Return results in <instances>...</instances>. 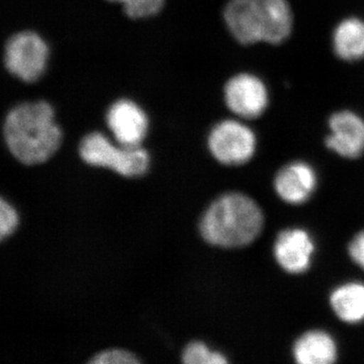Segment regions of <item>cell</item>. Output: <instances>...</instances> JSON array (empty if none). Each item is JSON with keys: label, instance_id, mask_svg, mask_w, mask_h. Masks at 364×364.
<instances>
[{"label": "cell", "instance_id": "cell-1", "mask_svg": "<svg viewBox=\"0 0 364 364\" xmlns=\"http://www.w3.org/2000/svg\"><path fill=\"white\" fill-rule=\"evenodd\" d=\"M7 147L26 165L44 163L58 151L62 132L46 102H26L7 114L4 127Z\"/></svg>", "mask_w": 364, "mask_h": 364}, {"label": "cell", "instance_id": "cell-2", "mask_svg": "<svg viewBox=\"0 0 364 364\" xmlns=\"http://www.w3.org/2000/svg\"><path fill=\"white\" fill-rule=\"evenodd\" d=\"M263 215L253 200L241 193H227L205 210L200 224L208 243L223 248L243 247L257 238Z\"/></svg>", "mask_w": 364, "mask_h": 364}, {"label": "cell", "instance_id": "cell-3", "mask_svg": "<svg viewBox=\"0 0 364 364\" xmlns=\"http://www.w3.org/2000/svg\"><path fill=\"white\" fill-rule=\"evenodd\" d=\"M79 153L87 164L109 167L126 177L142 176L149 168V154L141 146L117 147L97 132L88 134L82 139Z\"/></svg>", "mask_w": 364, "mask_h": 364}, {"label": "cell", "instance_id": "cell-4", "mask_svg": "<svg viewBox=\"0 0 364 364\" xmlns=\"http://www.w3.org/2000/svg\"><path fill=\"white\" fill-rule=\"evenodd\" d=\"M48 55L47 45L39 35L21 32L7 41L4 63L16 77L25 82H35L44 73Z\"/></svg>", "mask_w": 364, "mask_h": 364}, {"label": "cell", "instance_id": "cell-5", "mask_svg": "<svg viewBox=\"0 0 364 364\" xmlns=\"http://www.w3.org/2000/svg\"><path fill=\"white\" fill-rule=\"evenodd\" d=\"M208 148L213 156L223 164H243L255 152V134L246 124L227 119L218 124L210 132Z\"/></svg>", "mask_w": 364, "mask_h": 364}, {"label": "cell", "instance_id": "cell-6", "mask_svg": "<svg viewBox=\"0 0 364 364\" xmlns=\"http://www.w3.org/2000/svg\"><path fill=\"white\" fill-rule=\"evenodd\" d=\"M228 107L244 119H256L267 109V85L254 74L241 73L228 81L225 86Z\"/></svg>", "mask_w": 364, "mask_h": 364}, {"label": "cell", "instance_id": "cell-7", "mask_svg": "<svg viewBox=\"0 0 364 364\" xmlns=\"http://www.w3.org/2000/svg\"><path fill=\"white\" fill-rule=\"evenodd\" d=\"M107 123L117 143L127 147H138L147 134V116L131 100L114 102L107 112Z\"/></svg>", "mask_w": 364, "mask_h": 364}, {"label": "cell", "instance_id": "cell-8", "mask_svg": "<svg viewBox=\"0 0 364 364\" xmlns=\"http://www.w3.org/2000/svg\"><path fill=\"white\" fill-rule=\"evenodd\" d=\"M326 145L340 156L358 158L364 152V119L350 111L335 112L329 119Z\"/></svg>", "mask_w": 364, "mask_h": 364}, {"label": "cell", "instance_id": "cell-9", "mask_svg": "<svg viewBox=\"0 0 364 364\" xmlns=\"http://www.w3.org/2000/svg\"><path fill=\"white\" fill-rule=\"evenodd\" d=\"M310 235L301 229L282 231L274 244V256L277 263L289 273H301L310 267L314 252Z\"/></svg>", "mask_w": 364, "mask_h": 364}, {"label": "cell", "instance_id": "cell-10", "mask_svg": "<svg viewBox=\"0 0 364 364\" xmlns=\"http://www.w3.org/2000/svg\"><path fill=\"white\" fill-rule=\"evenodd\" d=\"M317 177L310 165L294 162L280 170L275 177V191L284 200L294 205L305 203L314 193Z\"/></svg>", "mask_w": 364, "mask_h": 364}, {"label": "cell", "instance_id": "cell-11", "mask_svg": "<svg viewBox=\"0 0 364 364\" xmlns=\"http://www.w3.org/2000/svg\"><path fill=\"white\" fill-rule=\"evenodd\" d=\"M224 18L230 32L241 44L263 42L255 0H230L225 9Z\"/></svg>", "mask_w": 364, "mask_h": 364}, {"label": "cell", "instance_id": "cell-12", "mask_svg": "<svg viewBox=\"0 0 364 364\" xmlns=\"http://www.w3.org/2000/svg\"><path fill=\"white\" fill-rule=\"evenodd\" d=\"M263 42L282 44L293 28V14L287 0H255Z\"/></svg>", "mask_w": 364, "mask_h": 364}, {"label": "cell", "instance_id": "cell-13", "mask_svg": "<svg viewBox=\"0 0 364 364\" xmlns=\"http://www.w3.org/2000/svg\"><path fill=\"white\" fill-rule=\"evenodd\" d=\"M294 356L301 364L333 363L337 358L336 344L326 332H306L294 344Z\"/></svg>", "mask_w": 364, "mask_h": 364}, {"label": "cell", "instance_id": "cell-14", "mask_svg": "<svg viewBox=\"0 0 364 364\" xmlns=\"http://www.w3.org/2000/svg\"><path fill=\"white\" fill-rule=\"evenodd\" d=\"M333 48L345 61L364 58V21L358 18L342 21L333 33Z\"/></svg>", "mask_w": 364, "mask_h": 364}, {"label": "cell", "instance_id": "cell-15", "mask_svg": "<svg viewBox=\"0 0 364 364\" xmlns=\"http://www.w3.org/2000/svg\"><path fill=\"white\" fill-rule=\"evenodd\" d=\"M333 310L342 321L358 323L364 320V284H347L331 294Z\"/></svg>", "mask_w": 364, "mask_h": 364}, {"label": "cell", "instance_id": "cell-16", "mask_svg": "<svg viewBox=\"0 0 364 364\" xmlns=\"http://www.w3.org/2000/svg\"><path fill=\"white\" fill-rule=\"evenodd\" d=\"M182 361L186 364H224L227 359L221 353L210 351L202 342H191L182 353Z\"/></svg>", "mask_w": 364, "mask_h": 364}, {"label": "cell", "instance_id": "cell-17", "mask_svg": "<svg viewBox=\"0 0 364 364\" xmlns=\"http://www.w3.org/2000/svg\"><path fill=\"white\" fill-rule=\"evenodd\" d=\"M164 2L165 0H132L124 4V13L131 18H148L159 13Z\"/></svg>", "mask_w": 364, "mask_h": 364}, {"label": "cell", "instance_id": "cell-18", "mask_svg": "<svg viewBox=\"0 0 364 364\" xmlns=\"http://www.w3.org/2000/svg\"><path fill=\"white\" fill-rule=\"evenodd\" d=\"M93 364H134L140 363L134 354L121 349H111L100 352L90 360Z\"/></svg>", "mask_w": 364, "mask_h": 364}, {"label": "cell", "instance_id": "cell-19", "mask_svg": "<svg viewBox=\"0 0 364 364\" xmlns=\"http://www.w3.org/2000/svg\"><path fill=\"white\" fill-rule=\"evenodd\" d=\"M18 224V215L16 210L6 200L0 202V238L4 240L16 231Z\"/></svg>", "mask_w": 364, "mask_h": 364}, {"label": "cell", "instance_id": "cell-20", "mask_svg": "<svg viewBox=\"0 0 364 364\" xmlns=\"http://www.w3.org/2000/svg\"><path fill=\"white\" fill-rule=\"evenodd\" d=\"M349 254L354 262L364 269V231L356 235L349 245Z\"/></svg>", "mask_w": 364, "mask_h": 364}, {"label": "cell", "instance_id": "cell-21", "mask_svg": "<svg viewBox=\"0 0 364 364\" xmlns=\"http://www.w3.org/2000/svg\"><path fill=\"white\" fill-rule=\"evenodd\" d=\"M107 1L117 2V4H123V6H124V4H128V2L132 1V0H107Z\"/></svg>", "mask_w": 364, "mask_h": 364}]
</instances>
